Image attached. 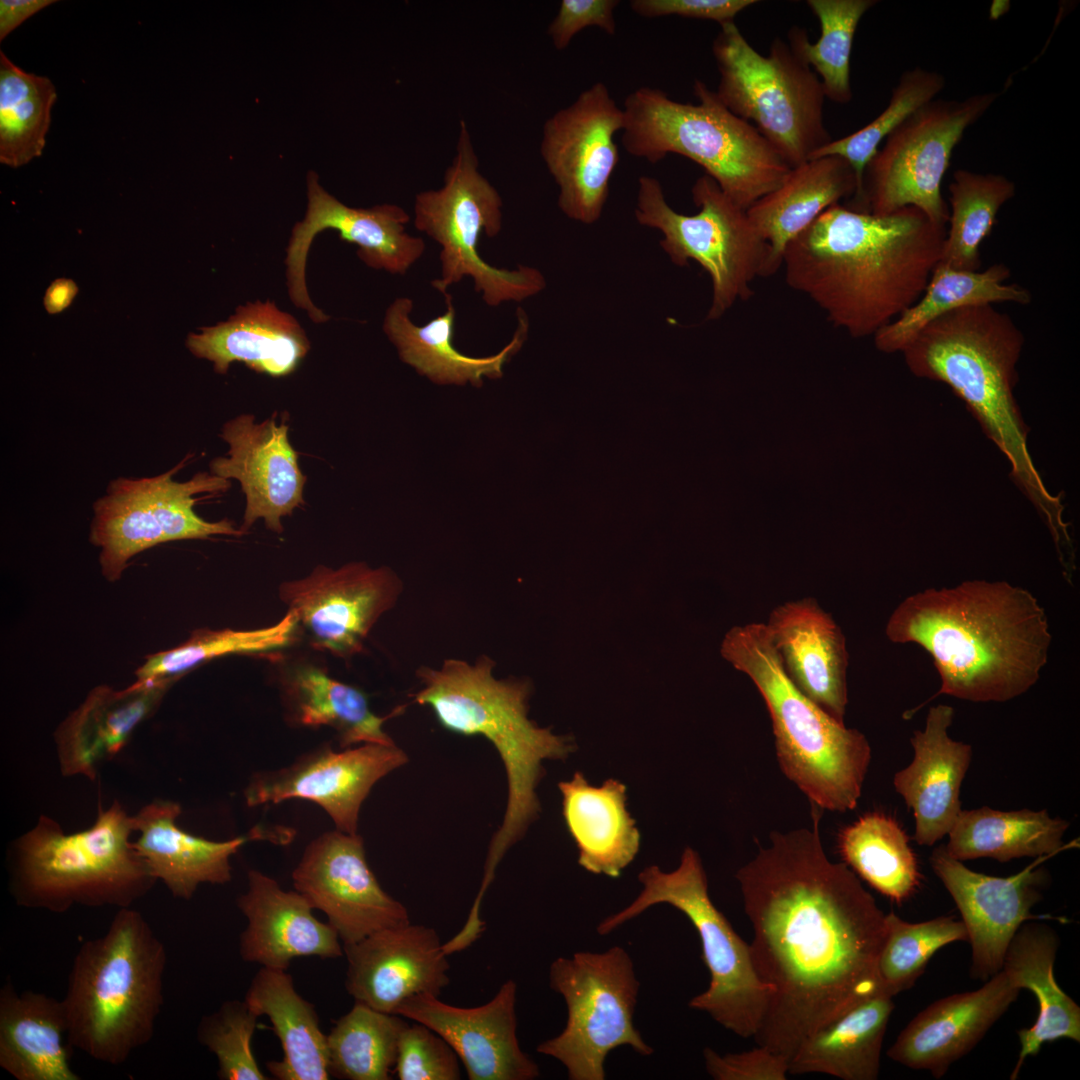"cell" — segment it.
I'll return each instance as SVG.
<instances>
[{
    "label": "cell",
    "mask_w": 1080,
    "mask_h": 1080,
    "mask_svg": "<svg viewBox=\"0 0 1080 1080\" xmlns=\"http://www.w3.org/2000/svg\"><path fill=\"white\" fill-rule=\"evenodd\" d=\"M837 846L845 864L891 900L901 903L916 892L921 877L917 858L893 817L878 811L860 816L840 830Z\"/></svg>",
    "instance_id": "cell-43"
},
{
    "label": "cell",
    "mask_w": 1080,
    "mask_h": 1080,
    "mask_svg": "<svg viewBox=\"0 0 1080 1080\" xmlns=\"http://www.w3.org/2000/svg\"><path fill=\"white\" fill-rule=\"evenodd\" d=\"M953 716L949 705L929 709L924 729L915 730L911 738L913 760L893 778L895 790L913 812L919 845L941 840L962 810L960 792L972 747L950 737Z\"/></svg>",
    "instance_id": "cell-29"
},
{
    "label": "cell",
    "mask_w": 1080,
    "mask_h": 1080,
    "mask_svg": "<svg viewBox=\"0 0 1080 1080\" xmlns=\"http://www.w3.org/2000/svg\"><path fill=\"white\" fill-rule=\"evenodd\" d=\"M132 832V816L118 801L108 809L99 804L94 824L72 834L41 816L10 850L16 903L54 913L74 905L132 907L157 881L134 849Z\"/></svg>",
    "instance_id": "cell-9"
},
{
    "label": "cell",
    "mask_w": 1080,
    "mask_h": 1080,
    "mask_svg": "<svg viewBox=\"0 0 1080 1080\" xmlns=\"http://www.w3.org/2000/svg\"><path fill=\"white\" fill-rule=\"evenodd\" d=\"M705 1067L716 1080H785L789 1062L764 1046L741 1053L720 1055L705 1048Z\"/></svg>",
    "instance_id": "cell-53"
},
{
    "label": "cell",
    "mask_w": 1080,
    "mask_h": 1080,
    "mask_svg": "<svg viewBox=\"0 0 1080 1080\" xmlns=\"http://www.w3.org/2000/svg\"><path fill=\"white\" fill-rule=\"evenodd\" d=\"M517 985L504 982L487 1003L462 1008L433 995L407 999L396 1014L422 1023L455 1050L470 1080H533L537 1063L520 1047L515 1012Z\"/></svg>",
    "instance_id": "cell-25"
},
{
    "label": "cell",
    "mask_w": 1080,
    "mask_h": 1080,
    "mask_svg": "<svg viewBox=\"0 0 1080 1080\" xmlns=\"http://www.w3.org/2000/svg\"><path fill=\"white\" fill-rule=\"evenodd\" d=\"M298 630V619L292 611H287L277 623L254 630L199 629L179 646L147 656L135 672V682H174L193 668L218 657L283 649L294 643Z\"/></svg>",
    "instance_id": "cell-48"
},
{
    "label": "cell",
    "mask_w": 1080,
    "mask_h": 1080,
    "mask_svg": "<svg viewBox=\"0 0 1080 1080\" xmlns=\"http://www.w3.org/2000/svg\"><path fill=\"white\" fill-rule=\"evenodd\" d=\"M712 54L719 100L750 122L791 168L832 140L824 122L822 83L788 42L776 37L768 55H761L733 21L720 25Z\"/></svg>",
    "instance_id": "cell-11"
},
{
    "label": "cell",
    "mask_w": 1080,
    "mask_h": 1080,
    "mask_svg": "<svg viewBox=\"0 0 1080 1080\" xmlns=\"http://www.w3.org/2000/svg\"><path fill=\"white\" fill-rule=\"evenodd\" d=\"M968 941L961 920L942 916L911 923L893 911L885 916V932L876 972L883 994L894 997L910 989L923 974L929 960L942 947Z\"/></svg>",
    "instance_id": "cell-49"
},
{
    "label": "cell",
    "mask_w": 1080,
    "mask_h": 1080,
    "mask_svg": "<svg viewBox=\"0 0 1080 1080\" xmlns=\"http://www.w3.org/2000/svg\"><path fill=\"white\" fill-rule=\"evenodd\" d=\"M61 1000L11 980L0 989V1067L17 1080H80Z\"/></svg>",
    "instance_id": "cell-35"
},
{
    "label": "cell",
    "mask_w": 1080,
    "mask_h": 1080,
    "mask_svg": "<svg viewBox=\"0 0 1080 1080\" xmlns=\"http://www.w3.org/2000/svg\"><path fill=\"white\" fill-rule=\"evenodd\" d=\"M258 1018L245 1000H228L200 1020L197 1039L215 1055L219 1079H268L260 1070L251 1048Z\"/></svg>",
    "instance_id": "cell-51"
},
{
    "label": "cell",
    "mask_w": 1080,
    "mask_h": 1080,
    "mask_svg": "<svg viewBox=\"0 0 1080 1080\" xmlns=\"http://www.w3.org/2000/svg\"><path fill=\"white\" fill-rule=\"evenodd\" d=\"M623 127V108L602 82L543 124L540 154L558 186V207L568 218L584 224L600 219L619 161L614 136Z\"/></svg>",
    "instance_id": "cell-17"
},
{
    "label": "cell",
    "mask_w": 1080,
    "mask_h": 1080,
    "mask_svg": "<svg viewBox=\"0 0 1080 1080\" xmlns=\"http://www.w3.org/2000/svg\"><path fill=\"white\" fill-rule=\"evenodd\" d=\"M345 987L355 1002L396 1014L417 995L439 997L450 982V964L438 933L411 922L343 945Z\"/></svg>",
    "instance_id": "cell-24"
},
{
    "label": "cell",
    "mask_w": 1080,
    "mask_h": 1080,
    "mask_svg": "<svg viewBox=\"0 0 1080 1080\" xmlns=\"http://www.w3.org/2000/svg\"><path fill=\"white\" fill-rule=\"evenodd\" d=\"M693 92L698 104L678 102L657 88L631 92L624 101L622 145L631 156L650 163L670 153L694 161L736 205L747 210L777 188L791 167L704 82L696 80Z\"/></svg>",
    "instance_id": "cell-8"
},
{
    "label": "cell",
    "mask_w": 1080,
    "mask_h": 1080,
    "mask_svg": "<svg viewBox=\"0 0 1080 1080\" xmlns=\"http://www.w3.org/2000/svg\"><path fill=\"white\" fill-rule=\"evenodd\" d=\"M307 191L306 215L292 229L285 264L290 298L314 322L329 319L311 302L305 282L307 254L321 231H337L342 240L358 246L357 255L367 266L392 274H405L424 254V240L406 232L410 215L402 207H349L326 192L312 171L308 173Z\"/></svg>",
    "instance_id": "cell-19"
},
{
    "label": "cell",
    "mask_w": 1080,
    "mask_h": 1080,
    "mask_svg": "<svg viewBox=\"0 0 1080 1080\" xmlns=\"http://www.w3.org/2000/svg\"><path fill=\"white\" fill-rule=\"evenodd\" d=\"M78 293L76 283L67 278L54 280L46 290L44 306L49 314H57L70 306Z\"/></svg>",
    "instance_id": "cell-57"
},
{
    "label": "cell",
    "mask_w": 1080,
    "mask_h": 1080,
    "mask_svg": "<svg viewBox=\"0 0 1080 1080\" xmlns=\"http://www.w3.org/2000/svg\"><path fill=\"white\" fill-rule=\"evenodd\" d=\"M885 633L929 653L941 680L933 698L971 702H1005L1027 692L1052 640L1044 609L1029 591L985 580L912 594L893 611Z\"/></svg>",
    "instance_id": "cell-3"
},
{
    "label": "cell",
    "mask_w": 1080,
    "mask_h": 1080,
    "mask_svg": "<svg viewBox=\"0 0 1080 1080\" xmlns=\"http://www.w3.org/2000/svg\"><path fill=\"white\" fill-rule=\"evenodd\" d=\"M756 3L755 0H632L629 6L645 18L677 15L722 25L733 22L741 11Z\"/></svg>",
    "instance_id": "cell-55"
},
{
    "label": "cell",
    "mask_w": 1080,
    "mask_h": 1080,
    "mask_svg": "<svg viewBox=\"0 0 1080 1080\" xmlns=\"http://www.w3.org/2000/svg\"><path fill=\"white\" fill-rule=\"evenodd\" d=\"M288 424L272 415L260 423L252 414L227 421L220 438L228 444L226 456L209 463V472L240 483L245 495V511L240 529L247 533L263 519L267 529L281 533L282 517L305 503L306 476L298 464V453L288 438Z\"/></svg>",
    "instance_id": "cell-23"
},
{
    "label": "cell",
    "mask_w": 1080,
    "mask_h": 1080,
    "mask_svg": "<svg viewBox=\"0 0 1080 1080\" xmlns=\"http://www.w3.org/2000/svg\"><path fill=\"white\" fill-rule=\"evenodd\" d=\"M244 1000L259 1017L269 1018L280 1041L282 1059L267 1063L272 1076L279 1080L329 1079L327 1035L320 1028L313 1004L297 992L287 970L261 967Z\"/></svg>",
    "instance_id": "cell-38"
},
{
    "label": "cell",
    "mask_w": 1080,
    "mask_h": 1080,
    "mask_svg": "<svg viewBox=\"0 0 1080 1080\" xmlns=\"http://www.w3.org/2000/svg\"><path fill=\"white\" fill-rule=\"evenodd\" d=\"M783 668L796 688L837 721L848 701V652L840 627L813 598L774 608L765 623Z\"/></svg>",
    "instance_id": "cell-30"
},
{
    "label": "cell",
    "mask_w": 1080,
    "mask_h": 1080,
    "mask_svg": "<svg viewBox=\"0 0 1080 1080\" xmlns=\"http://www.w3.org/2000/svg\"><path fill=\"white\" fill-rule=\"evenodd\" d=\"M946 229L912 206L878 216L838 203L787 245L785 281L834 327L874 336L921 297Z\"/></svg>",
    "instance_id": "cell-2"
},
{
    "label": "cell",
    "mask_w": 1080,
    "mask_h": 1080,
    "mask_svg": "<svg viewBox=\"0 0 1080 1080\" xmlns=\"http://www.w3.org/2000/svg\"><path fill=\"white\" fill-rule=\"evenodd\" d=\"M1024 335L992 304L964 306L927 324L902 350L917 377L945 383L1011 465V475L1046 522L1056 548L1070 543L1059 496L1045 487L1027 445L1013 391Z\"/></svg>",
    "instance_id": "cell-4"
},
{
    "label": "cell",
    "mask_w": 1080,
    "mask_h": 1080,
    "mask_svg": "<svg viewBox=\"0 0 1080 1080\" xmlns=\"http://www.w3.org/2000/svg\"><path fill=\"white\" fill-rule=\"evenodd\" d=\"M172 683L134 682L120 691L108 686L94 688L55 733L61 773L94 780L99 765L118 754Z\"/></svg>",
    "instance_id": "cell-33"
},
{
    "label": "cell",
    "mask_w": 1080,
    "mask_h": 1080,
    "mask_svg": "<svg viewBox=\"0 0 1080 1080\" xmlns=\"http://www.w3.org/2000/svg\"><path fill=\"white\" fill-rule=\"evenodd\" d=\"M1011 275L1004 263L984 270L964 271L938 264L918 301L874 335L878 350L902 351L927 324L961 307L996 303L1028 305L1030 291L1018 283H1005Z\"/></svg>",
    "instance_id": "cell-41"
},
{
    "label": "cell",
    "mask_w": 1080,
    "mask_h": 1080,
    "mask_svg": "<svg viewBox=\"0 0 1080 1080\" xmlns=\"http://www.w3.org/2000/svg\"><path fill=\"white\" fill-rule=\"evenodd\" d=\"M167 953L145 917L118 909L107 930L82 943L61 1000L69 1044L120 1065L154 1036L164 1003Z\"/></svg>",
    "instance_id": "cell-6"
},
{
    "label": "cell",
    "mask_w": 1080,
    "mask_h": 1080,
    "mask_svg": "<svg viewBox=\"0 0 1080 1080\" xmlns=\"http://www.w3.org/2000/svg\"><path fill=\"white\" fill-rule=\"evenodd\" d=\"M549 984L564 998L567 1020L537 1052L559 1061L570 1080L605 1079V1060L620 1046L653 1053L634 1025L640 983L624 948L558 957L550 965Z\"/></svg>",
    "instance_id": "cell-14"
},
{
    "label": "cell",
    "mask_w": 1080,
    "mask_h": 1080,
    "mask_svg": "<svg viewBox=\"0 0 1080 1080\" xmlns=\"http://www.w3.org/2000/svg\"><path fill=\"white\" fill-rule=\"evenodd\" d=\"M721 655L746 674L761 694L784 775L820 810L854 809L871 760L865 735L847 728L796 688L765 623L730 629Z\"/></svg>",
    "instance_id": "cell-7"
},
{
    "label": "cell",
    "mask_w": 1080,
    "mask_h": 1080,
    "mask_svg": "<svg viewBox=\"0 0 1080 1080\" xmlns=\"http://www.w3.org/2000/svg\"><path fill=\"white\" fill-rule=\"evenodd\" d=\"M618 0H562L547 33L558 51L566 49L576 34L596 26L606 34L616 33L614 10Z\"/></svg>",
    "instance_id": "cell-54"
},
{
    "label": "cell",
    "mask_w": 1080,
    "mask_h": 1080,
    "mask_svg": "<svg viewBox=\"0 0 1080 1080\" xmlns=\"http://www.w3.org/2000/svg\"><path fill=\"white\" fill-rule=\"evenodd\" d=\"M558 788L579 865L593 874L619 877L637 855L641 840L626 807V786L613 778L593 786L581 772H575L571 780L559 782Z\"/></svg>",
    "instance_id": "cell-36"
},
{
    "label": "cell",
    "mask_w": 1080,
    "mask_h": 1080,
    "mask_svg": "<svg viewBox=\"0 0 1080 1080\" xmlns=\"http://www.w3.org/2000/svg\"><path fill=\"white\" fill-rule=\"evenodd\" d=\"M292 880L294 889L327 916L343 945L411 922L407 908L380 886L358 834L336 829L312 840Z\"/></svg>",
    "instance_id": "cell-20"
},
{
    "label": "cell",
    "mask_w": 1080,
    "mask_h": 1080,
    "mask_svg": "<svg viewBox=\"0 0 1080 1080\" xmlns=\"http://www.w3.org/2000/svg\"><path fill=\"white\" fill-rule=\"evenodd\" d=\"M638 879L643 885L640 894L627 907L605 917L597 932L609 934L657 904H669L682 912L699 935L702 958L710 973L708 988L694 996L689 1007L708 1013L742 1038H754L767 1013L772 990L755 970L750 945L710 899L698 853L687 847L675 870L664 872L652 865L643 869Z\"/></svg>",
    "instance_id": "cell-10"
},
{
    "label": "cell",
    "mask_w": 1080,
    "mask_h": 1080,
    "mask_svg": "<svg viewBox=\"0 0 1080 1080\" xmlns=\"http://www.w3.org/2000/svg\"><path fill=\"white\" fill-rule=\"evenodd\" d=\"M55 2L53 0H1L0 40H4L32 15Z\"/></svg>",
    "instance_id": "cell-56"
},
{
    "label": "cell",
    "mask_w": 1080,
    "mask_h": 1080,
    "mask_svg": "<svg viewBox=\"0 0 1080 1080\" xmlns=\"http://www.w3.org/2000/svg\"><path fill=\"white\" fill-rule=\"evenodd\" d=\"M857 179L842 157L828 155L791 168L782 183L746 211L769 252L763 276L782 267L787 245L829 207L852 198Z\"/></svg>",
    "instance_id": "cell-34"
},
{
    "label": "cell",
    "mask_w": 1080,
    "mask_h": 1080,
    "mask_svg": "<svg viewBox=\"0 0 1080 1080\" xmlns=\"http://www.w3.org/2000/svg\"><path fill=\"white\" fill-rule=\"evenodd\" d=\"M502 198L482 175L473 141L464 120L460 121L455 154L445 171L443 186L425 190L414 199V225L441 246V276L431 282L443 295L464 277L492 307L520 302L541 292L546 281L532 267L499 269L484 261L478 251L482 232L492 238L502 228Z\"/></svg>",
    "instance_id": "cell-12"
},
{
    "label": "cell",
    "mask_w": 1080,
    "mask_h": 1080,
    "mask_svg": "<svg viewBox=\"0 0 1080 1080\" xmlns=\"http://www.w3.org/2000/svg\"><path fill=\"white\" fill-rule=\"evenodd\" d=\"M284 690L295 722L306 727L333 728L342 749L366 743L395 744L383 725L402 713L405 706L378 716L362 690L313 665L295 667L285 679Z\"/></svg>",
    "instance_id": "cell-42"
},
{
    "label": "cell",
    "mask_w": 1080,
    "mask_h": 1080,
    "mask_svg": "<svg viewBox=\"0 0 1080 1080\" xmlns=\"http://www.w3.org/2000/svg\"><path fill=\"white\" fill-rule=\"evenodd\" d=\"M186 346L211 361L218 374H226L237 361L255 372L284 377L299 366L310 342L293 316L271 301H256L239 306L225 322L190 333Z\"/></svg>",
    "instance_id": "cell-31"
},
{
    "label": "cell",
    "mask_w": 1080,
    "mask_h": 1080,
    "mask_svg": "<svg viewBox=\"0 0 1080 1080\" xmlns=\"http://www.w3.org/2000/svg\"><path fill=\"white\" fill-rule=\"evenodd\" d=\"M180 813V805L169 800L145 805L132 816L134 832L139 833L132 845L152 876L174 897L184 900H190L201 884L230 882L231 857L246 842L265 839L285 844L292 838L286 828L254 827L246 835L212 841L179 828L176 819Z\"/></svg>",
    "instance_id": "cell-26"
},
{
    "label": "cell",
    "mask_w": 1080,
    "mask_h": 1080,
    "mask_svg": "<svg viewBox=\"0 0 1080 1080\" xmlns=\"http://www.w3.org/2000/svg\"><path fill=\"white\" fill-rule=\"evenodd\" d=\"M996 91L965 99H933L886 139L866 165L862 194L851 209L884 216L916 207L936 224L947 226L949 208L941 193L953 150L965 131L998 100Z\"/></svg>",
    "instance_id": "cell-15"
},
{
    "label": "cell",
    "mask_w": 1080,
    "mask_h": 1080,
    "mask_svg": "<svg viewBox=\"0 0 1080 1080\" xmlns=\"http://www.w3.org/2000/svg\"><path fill=\"white\" fill-rule=\"evenodd\" d=\"M247 919L239 953L246 962L287 970L299 957L322 959L344 955L336 930L318 920L309 901L298 891H285L270 876L248 872V889L237 899Z\"/></svg>",
    "instance_id": "cell-28"
},
{
    "label": "cell",
    "mask_w": 1080,
    "mask_h": 1080,
    "mask_svg": "<svg viewBox=\"0 0 1080 1080\" xmlns=\"http://www.w3.org/2000/svg\"><path fill=\"white\" fill-rule=\"evenodd\" d=\"M821 27L818 41L811 43L805 29L793 26L788 44L819 77L825 97L835 103L852 100L850 59L855 32L875 0H808Z\"/></svg>",
    "instance_id": "cell-47"
},
{
    "label": "cell",
    "mask_w": 1080,
    "mask_h": 1080,
    "mask_svg": "<svg viewBox=\"0 0 1080 1080\" xmlns=\"http://www.w3.org/2000/svg\"><path fill=\"white\" fill-rule=\"evenodd\" d=\"M407 762L396 744L366 743L342 751L323 746L285 768L256 774L244 797L250 807L307 800L319 805L337 830L358 834L360 808L374 784Z\"/></svg>",
    "instance_id": "cell-21"
},
{
    "label": "cell",
    "mask_w": 1080,
    "mask_h": 1080,
    "mask_svg": "<svg viewBox=\"0 0 1080 1080\" xmlns=\"http://www.w3.org/2000/svg\"><path fill=\"white\" fill-rule=\"evenodd\" d=\"M186 459L155 476L115 478L93 503L89 539L100 550L101 572L108 581L120 579L135 555L162 543L246 534L228 519L211 522L198 516L195 496L224 493L231 482L210 472L174 480Z\"/></svg>",
    "instance_id": "cell-16"
},
{
    "label": "cell",
    "mask_w": 1080,
    "mask_h": 1080,
    "mask_svg": "<svg viewBox=\"0 0 1080 1080\" xmlns=\"http://www.w3.org/2000/svg\"><path fill=\"white\" fill-rule=\"evenodd\" d=\"M945 85L944 76L936 71L921 67L906 70L893 88L887 106L875 119L854 133L832 139L813 154L811 159L840 156L853 168L857 190L846 205L851 206L859 201L864 169L881 142L916 110L935 99Z\"/></svg>",
    "instance_id": "cell-50"
},
{
    "label": "cell",
    "mask_w": 1080,
    "mask_h": 1080,
    "mask_svg": "<svg viewBox=\"0 0 1080 1080\" xmlns=\"http://www.w3.org/2000/svg\"><path fill=\"white\" fill-rule=\"evenodd\" d=\"M1058 947L1054 929L1026 921L1006 951L1002 970L1017 989L1030 990L1039 1006L1035 1023L1017 1032L1020 1051L1011 1080L1018 1077L1025 1059L1038 1054L1044 1043L1062 1038L1080 1042V1007L1054 977Z\"/></svg>",
    "instance_id": "cell-37"
},
{
    "label": "cell",
    "mask_w": 1080,
    "mask_h": 1080,
    "mask_svg": "<svg viewBox=\"0 0 1080 1080\" xmlns=\"http://www.w3.org/2000/svg\"><path fill=\"white\" fill-rule=\"evenodd\" d=\"M495 662L481 655L473 663L448 658L439 668L416 671L420 688L413 703L429 707L446 730L483 736L504 764L508 799L503 822L493 835L477 897L483 898L506 852L526 833L541 810L536 788L545 774L542 762L564 760L575 750L567 736L541 728L528 717L532 691L527 679H498Z\"/></svg>",
    "instance_id": "cell-5"
},
{
    "label": "cell",
    "mask_w": 1080,
    "mask_h": 1080,
    "mask_svg": "<svg viewBox=\"0 0 1080 1080\" xmlns=\"http://www.w3.org/2000/svg\"><path fill=\"white\" fill-rule=\"evenodd\" d=\"M57 93L46 76L28 73L0 52V162L12 168L41 156Z\"/></svg>",
    "instance_id": "cell-45"
},
{
    "label": "cell",
    "mask_w": 1080,
    "mask_h": 1080,
    "mask_svg": "<svg viewBox=\"0 0 1080 1080\" xmlns=\"http://www.w3.org/2000/svg\"><path fill=\"white\" fill-rule=\"evenodd\" d=\"M459 1061L441 1035L415 1022L401 1033L394 1071L400 1080H458Z\"/></svg>",
    "instance_id": "cell-52"
},
{
    "label": "cell",
    "mask_w": 1080,
    "mask_h": 1080,
    "mask_svg": "<svg viewBox=\"0 0 1080 1080\" xmlns=\"http://www.w3.org/2000/svg\"><path fill=\"white\" fill-rule=\"evenodd\" d=\"M1051 857H1037L1020 872L997 877L969 869L945 845L932 851L931 868L954 900L967 931L974 979L986 981L1002 969L1008 946L1024 922L1052 918L1031 913L1047 878L1041 865Z\"/></svg>",
    "instance_id": "cell-22"
},
{
    "label": "cell",
    "mask_w": 1080,
    "mask_h": 1080,
    "mask_svg": "<svg viewBox=\"0 0 1080 1080\" xmlns=\"http://www.w3.org/2000/svg\"><path fill=\"white\" fill-rule=\"evenodd\" d=\"M1069 822L1047 810L1002 811L990 807L961 810L948 832L947 852L957 860L991 858L1007 862L1022 857L1055 856L1079 846L1063 844Z\"/></svg>",
    "instance_id": "cell-40"
},
{
    "label": "cell",
    "mask_w": 1080,
    "mask_h": 1080,
    "mask_svg": "<svg viewBox=\"0 0 1080 1080\" xmlns=\"http://www.w3.org/2000/svg\"><path fill=\"white\" fill-rule=\"evenodd\" d=\"M692 198L699 211L679 213L667 203L657 179L641 176L635 217L662 233L660 245L672 263L686 266L693 260L709 274L712 299L706 320H716L753 295L751 284L763 276L769 248L747 211L708 175L695 181Z\"/></svg>",
    "instance_id": "cell-13"
},
{
    "label": "cell",
    "mask_w": 1080,
    "mask_h": 1080,
    "mask_svg": "<svg viewBox=\"0 0 1080 1080\" xmlns=\"http://www.w3.org/2000/svg\"><path fill=\"white\" fill-rule=\"evenodd\" d=\"M402 590L391 568L350 562L338 568L318 565L306 577L282 583L279 597L315 649L349 659L363 651L371 629Z\"/></svg>",
    "instance_id": "cell-18"
},
{
    "label": "cell",
    "mask_w": 1080,
    "mask_h": 1080,
    "mask_svg": "<svg viewBox=\"0 0 1080 1080\" xmlns=\"http://www.w3.org/2000/svg\"><path fill=\"white\" fill-rule=\"evenodd\" d=\"M1019 991L1001 969L977 990L941 998L908 1023L887 1055L903 1066L941 1078L980 1042Z\"/></svg>",
    "instance_id": "cell-27"
},
{
    "label": "cell",
    "mask_w": 1080,
    "mask_h": 1080,
    "mask_svg": "<svg viewBox=\"0 0 1080 1080\" xmlns=\"http://www.w3.org/2000/svg\"><path fill=\"white\" fill-rule=\"evenodd\" d=\"M812 828L774 832L736 878L753 928L755 970L772 990L754 1037L790 1061L800 1043L855 1005L883 994L877 958L886 914Z\"/></svg>",
    "instance_id": "cell-1"
},
{
    "label": "cell",
    "mask_w": 1080,
    "mask_h": 1080,
    "mask_svg": "<svg viewBox=\"0 0 1080 1080\" xmlns=\"http://www.w3.org/2000/svg\"><path fill=\"white\" fill-rule=\"evenodd\" d=\"M877 994L807 1036L789 1061V1074L825 1073L843 1080H875L894 1003Z\"/></svg>",
    "instance_id": "cell-39"
},
{
    "label": "cell",
    "mask_w": 1080,
    "mask_h": 1080,
    "mask_svg": "<svg viewBox=\"0 0 1080 1080\" xmlns=\"http://www.w3.org/2000/svg\"><path fill=\"white\" fill-rule=\"evenodd\" d=\"M444 297L445 312L422 326L411 320L413 301L410 298H397L388 307L383 330L397 348L400 359L440 385L480 387L484 378L502 377L504 365L526 339L529 327L526 313L518 308L517 329L502 350L487 357H471L453 345L456 310L452 296L447 292Z\"/></svg>",
    "instance_id": "cell-32"
},
{
    "label": "cell",
    "mask_w": 1080,
    "mask_h": 1080,
    "mask_svg": "<svg viewBox=\"0 0 1080 1080\" xmlns=\"http://www.w3.org/2000/svg\"><path fill=\"white\" fill-rule=\"evenodd\" d=\"M407 1019L363 1003L340 1017L327 1035L330 1076L347 1080H389Z\"/></svg>",
    "instance_id": "cell-46"
},
{
    "label": "cell",
    "mask_w": 1080,
    "mask_h": 1080,
    "mask_svg": "<svg viewBox=\"0 0 1080 1080\" xmlns=\"http://www.w3.org/2000/svg\"><path fill=\"white\" fill-rule=\"evenodd\" d=\"M1016 193L1002 174L958 169L949 185V218L940 264L957 270H981L980 246L989 236L1001 207Z\"/></svg>",
    "instance_id": "cell-44"
}]
</instances>
